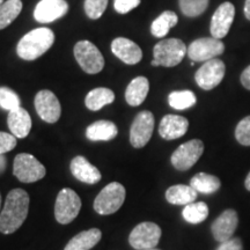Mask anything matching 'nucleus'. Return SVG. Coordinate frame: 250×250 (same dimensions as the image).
Segmentation results:
<instances>
[{"label":"nucleus","instance_id":"f257e3e1","mask_svg":"<svg viewBox=\"0 0 250 250\" xmlns=\"http://www.w3.org/2000/svg\"><path fill=\"white\" fill-rule=\"evenodd\" d=\"M29 195L23 189H13L8 192L0 211V232L12 234L22 226L29 211Z\"/></svg>","mask_w":250,"mask_h":250},{"label":"nucleus","instance_id":"f03ea898","mask_svg":"<svg viewBox=\"0 0 250 250\" xmlns=\"http://www.w3.org/2000/svg\"><path fill=\"white\" fill-rule=\"evenodd\" d=\"M55 42L54 31L49 28H37L26 34L19 41L18 56L24 61H35L44 55Z\"/></svg>","mask_w":250,"mask_h":250},{"label":"nucleus","instance_id":"7ed1b4c3","mask_svg":"<svg viewBox=\"0 0 250 250\" xmlns=\"http://www.w3.org/2000/svg\"><path fill=\"white\" fill-rule=\"evenodd\" d=\"M188 48L183 41L179 39H167L156 43L153 49V66L173 67L179 65L187 55Z\"/></svg>","mask_w":250,"mask_h":250},{"label":"nucleus","instance_id":"20e7f679","mask_svg":"<svg viewBox=\"0 0 250 250\" xmlns=\"http://www.w3.org/2000/svg\"><path fill=\"white\" fill-rule=\"evenodd\" d=\"M126 191L118 182H111L105 186L94 201V210L101 215H109L117 212L124 204Z\"/></svg>","mask_w":250,"mask_h":250},{"label":"nucleus","instance_id":"39448f33","mask_svg":"<svg viewBox=\"0 0 250 250\" xmlns=\"http://www.w3.org/2000/svg\"><path fill=\"white\" fill-rule=\"evenodd\" d=\"M81 208V199L70 188H64L58 192L55 204V218L57 223L67 225L78 217Z\"/></svg>","mask_w":250,"mask_h":250},{"label":"nucleus","instance_id":"423d86ee","mask_svg":"<svg viewBox=\"0 0 250 250\" xmlns=\"http://www.w3.org/2000/svg\"><path fill=\"white\" fill-rule=\"evenodd\" d=\"M13 174L22 183H34L45 176V167L34 155L20 153L15 156Z\"/></svg>","mask_w":250,"mask_h":250},{"label":"nucleus","instance_id":"0eeeda50","mask_svg":"<svg viewBox=\"0 0 250 250\" xmlns=\"http://www.w3.org/2000/svg\"><path fill=\"white\" fill-rule=\"evenodd\" d=\"M74 57L86 73L96 74L104 67V58L101 51L89 41H80L74 45Z\"/></svg>","mask_w":250,"mask_h":250},{"label":"nucleus","instance_id":"6e6552de","mask_svg":"<svg viewBox=\"0 0 250 250\" xmlns=\"http://www.w3.org/2000/svg\"><path fill=\"white\" fill-rule=\"evenodd\" d=\"M161 237V228L151 221L140 223L129 235L130 246L136 250L153 249L158 246Z\"/></svg>","mask_w":250,"mask_h":250},{"label":"nucleus","instance_id":"1a4fd4ad","mask_svg":"<svg viewBox=\"0 0 250 250\" xmlns=\"http://www.w3.org/2000/svg\"><path fill=\"white\" fill-rule=\"evenodd\" d=\"M204 153V144L199 139H192L179 146L171 155L170 161L175 169L186 171L201 159Z\"/></svg>","mask_w":250,"mask_h":250},{"label":"nucleus","instance_id":"9d476101","mask_svg":"<svg viewBox=\"0 0 250 250\" xmlns=\"http://www.w3.org/2000/svg\"><path fill=\"white\" fill-rule=\"evenodd\" d=\"M154 116L151 111H140L134 118L130 129V143L134 148H142L147 145L154 130Z\"/></svg>","mask_w":250,"mask_h":250},{"label":"nucleus","instance_id":"9b49d317","mask_svg":"<svg viewBox=\"0 0 250 250\" xmlns=\"http://www.w3.org/2000/svg\"><path fill=\"white\" fill-rule=\"evenodd\" d=\"M225 44L221 40L214 37H203L198 39L188 46V56L193 62H208L219 55H223Z\"/></svg>","mask_w":250,"mask_h":250},{"label":"nucleus","instance_id":"f8f14e48","mask_svg":"<svg viewBox=\"0 0 250 250\" xmlns=\"http://www.w3.org/2000/svg\"><path fill=\"white\" fill-rule=\"evenodd\" d=\"M226 66L224 62L218 58L205 62L196 72L195 80L197 85L204 90H211L221 83L225 77Z\"/></svg>","mask_w":250,"mask_h":250},{"label":"nucleus","instance_id":"ddd939ff","mask_svg":"<svg viewBox=\"0 0 250 250\" xmlns=\"http://www.w3.org/2000/svg\"><path fill=\"white\" fill-rule=\"evenodd\" d=\"M35 109L39 116L46 123L54 124L62 115V107L57 96L51 90H40L35 96Z\"/></svg>","mask_w":250,"mask_h":250},{"label":"nucleus","instance_id":"4468645a","mask_svg":"<svg viewBox=\"0 0 250 250\" xmlns=\"http://www.w3.org/2000/svg\"><path fill=\"white\" fill-rule=\"evenodd\" d=\"M239 225V215L233 208L225 210L212 223L211 232L214 240L218 242H225L232 239Z\"/></svg>","mask_w":250,"mask_h":250},{"label":"nucleus","instance_id":"2eb2a0df","mask_svg":"<svg viewBox=\"0 0 250 250\" xmlns=\"http://www.w3.org/2000/svg\"><path fill=\"white\" fill-rule=\"evenodd\" d=\"M234 17H235V7L232 2L226 1L219 6L211 20L210 31L212 37L218 40L224 39L232 27Z\"/></svg>","mask_w":250,"mask_h":250},{"label":"nucleus","instance_id":"dca6fc26","mask_svg":"<svg viewBox=\"0 0 250 250\" xmlns=\"http://www.w3.org/2000/svg\"><path fill=\"white\" fill-rule=\"evenodd\" d=\"M68 12L65 0H41L34 11V18L40 23H50L64 17Z\"/></svg>","mask_w":250,"mask_h":250},{"label":"nucleus","instance_id":"f3484780","mask_svg":"<svg viewBox=\"0 0 250 250\" xmlns=\"http://www.w3.org/2000/svg\"><path fill=\"white\" fill-rule=\"evenodd\" d=\"M112 54L127 65H134L143 59V51L137 43L125 37H117L111 43Z\"/></svg>","mask_w":250,"mask_h":250},{"label":"nucleus","instance_id":"a211bd4d","mask_svg":"<svg viewBox=\"0 0 250 250\" xmlns=\"http://www.w3.org/2000/svg\"><path fill=\"white\" fill-rule=\"evenodd\" d=\"M71 173L80 182L86 184H96L101 181V173L95 166H93L85 156L78 155L70 165Z\"/></svg>","mask_w":250,"mask_h":250},{"label":"nucleus","instance_id":"6ab92c4d","mask_svg":"<svg viewBox=\"0 0 250 250\" xmlns=\"http://www.w3.org/2000/svg\"><path fill=\"white\" fill-rule=\"evenodd\" d=\"M189 121L179 115H166L159 125V133L166 140L179 139L187 133Z\"/></svg>","mask_w":250,"mask_h":250},{"label":"nucleus","instance_id":"aec40b11","mask_svg":"<svg viewBox=\"0 0 250 250\" xmlns=\"http://www.w3.org/2000/svg\"><path fill=\"white\" fill-rule=\"evenodd\" d=\"M7 125L17 138H26L31 130V117L26 109L19 107L8 112Z\"/></svg>","mask_w":250,"mask_h":250},{"label":"nucleus","instance_id":"412c9836","mask_svg":"<svg viewBox=\"0 0 250 250\" xmlns=\"http://www.w3.org/2000/svg\"><path fill=\"white\" fill-rule=\"evenodd\" d=\"M118 129L110 121H98L90 124L86 130V137L92 142H109L116 138Z\"/></svg>","mask_w":250,"mask_h":250},{"label":"nucleus","instance_id":"4be33fe9","mask_svg":"<svg viewBox=\"0 0 250 250\" xmlns=\"http://www.w3.org/2000/svg\"><path fill=\"white\" fill-rule=\"evenodd\" d=\"M101 237L102 233L99 228H90L72 237L64 250H90L101 241Z\"/></svg>","mask_w":250,"mask_h":250},{"label":"nucleus","instance_id":"5701e85b","mask_svg":"<svg viewBox=\"0 0 250 250\" xmlns=\"http://www.w3.org/2000/svg\"><path fill=\"white\" fill-rule=\"evenodd\" d=\"M149 90L148 79L145 77H137L131 81L125 90V100L131 107H138L147 98Z\"/></svg>","mask_w":250,"mask_h":250},{"label":"nucleus","instance_id":"b1692460","mask_svg":"<svg viewBox=\"0 0 250 250\" xmlns=\"http://www.w3.org/2000/svg\"><path fill=\"white\" fill-rule=\"evenodd\" d=\"M198 192L191 186L176 184L168 188L166 191V199L169 204L173 205H188L191 204L197 199Z\"/></svg>","mask_w":250,"mask_h":250},{"label":"nucleus","instance_id":"393cba45","mask_svg":"<svg viewBox=\"0 0 250 250\" xmlns=\"http://www.w3.org/2000/svg\"><path fill=\"white\" fill-rule=\"evenodd\" d=\"M115 100V93L111 89L99 87V88L92 89L87 94L85 103L86 107L92 111H98L104 105L110 104Z\"/></svg>","mask_w":250,"mask_h":250},{"label":"nucleus","instance_id":"a878e982","mask_svg":"<svg viewBox=\"0 0 250 250\" xmlns=\"http://www.w3.org/2000/svg\"><path fill=\"white\" fill-rule=\"evenodd\" d=\"M190 186L198 193L212 195L217 192L221 187L220 180L217 176L206 173H198L190 180Z\"/></svg>","mask_w":250,"mask_h":250},{"label":"nucleus","instance_id":"bb28decb","mask_svg":"<svg viewBox=\"0 0 250 250\" xmlns=\"http://www.w3.org/2000/svg\"><path fill=\"white\" fill-rule=\"evenodd\" d=\"M177 22H179V18L176 13L171 11H166L153 21L151 26L152 35L155 37H164L169 33L171 28L176 26Z\"/></svg>","mask_w":250,"mask_h":250},{"label":"nucleus","instance_id":"cd10ccee","mask_svg":"<svg viewBox=\"0 0 250 250\" xmlns=\"http://www.w3.org/2000/svg\"><path fill=\"white\" fill-rule=\"evenodd\" d=\"M22 11L21 0H5L0 7V30L5 29L20 15Z\"/></svg>","mask_w":250,"mask_h":250},{"label":"nucleus","instance_id":"c85d7f7f","mask_svg":"<svg viewBox=\"0 0 250 250\" xmlns=\"http://www.w3.org/2000/svg\"><path fill=\"white\" fill-rule=\"evenodd\" d=\"M208 206L204 202L191 203L184 206L182 215L184 220L189 224H201L208 217Z\"/></svg>","mask_w":250,"mask_h":250},{"label":"nucleus","instance_id":"c756f323","mask_svg":"<svg viewBox=\"0 0 250 250\" xmlns=\"http://www.w3.org/2000/svg\"><path fill=\"white\" fill-rule=\"evenodd\" d=\"M196 95L191 90H176L171 92L168 96V102L171 108L176 110H186L196 104Z\"/></svg>","mask_w":250,"mask_h":250},{"label":"nucleus","instance_id":"7c9ffc66","mask_svg":"<svg viewBox=\"0 0 250 250\" xmlns=\"http://www.w3.org/2000/svg\"><path fill=\"white\" fill-rule=\"evenodd\" d=\"M210 0H179L180 8L186 17L196 18L204 13Z\"/></svg>","mask_w":250,"mask_h":250},{"label":"nucleus","instance_id":"2f4dec72","mask_svg":"<svg viewBox=\"0 0 250 250\" xmlns=\"http://www.w3.org/2000/svg\"><path fill=\"white\" fill-rule=\"evenodd\" d=\"M20 104V98L13 89L8 87H0V108L11 111L21 107Z\"/></svg>","mask_w":250,"mask_h":250},{"label":"nucleus","instance_id":"473e14b6","mask_svg":"<svg viewBox=\"0 0 250 250\" xmlns=\"http://www.w3.org/2000/svg\"><path fill=\"white\" fill-rule=\"evenodd\" d=\"M108 0H85V12L87 17L93 20L101 18L107 8Z\"/></svg>","mask_w":250,"mask_h":250},{"label":"nucleus","instance_id":"72a5a7b5","mask_svg":"<svg viewBox=\"0 0 250 250\" xmlns=\"http://www.w3.org/2000/svg\"><path fill=\"white\" fill-rule=\"evenodd\" d=\"M235 138L243 146H250V116L239 122L235 129Z\"/></svg>","mask_w":250,"mask_h":250},{"label":"nucleus","instance_id":"f704fd0d","mask_svg":"<svg viewBox=\"0 0 250 250\" xmlns=\"http://www.w3.org/2000/svg\"><path fill=\"white\" fill-rule=\"evenodd\" d=\"M17 146V137L12 133L0 131V155L11 152Z\"/></svg>","mask_w":250,"mask_h":250},{"label":"nucleus","instance_id":"c9c22d12","mask_svg":"<svg viewBox=\"0 0 250 250\" xmlns=\"http://www.w3.org/2000/svg\"><path fill=\"white\" fill-rule=\"evenodd\" d=\"M142 0H115L114 6L117 13L126 14L133 8L138 7Z\"/></svg>","mask_w":250,"mask_h":250},{"label":"nucleus","instance_id":"e433bc0d","mask_svg":"<svg viewBox=\"0 0 250 250\" xmlns=\"http://www.w3.org/2000/svg\"><path fill=\"white\" fill-rule=\"evenodd\" d=\"M215 250H243L242 241L240 237H232L227 241L221 242Z\"/></svg>","mask_w":250,"mask_h":250},{"label":"nucleus","instance_id":"4c0bfd02","mask_svg":"<svg viewBox=\"0 0 250 250\" xmlns=\"http://www.w3.org/2000/svg\"><path fill=\"white\" fill-rule=\"evenodd\" d=\"M241 83L243 87L250 90V65L242 72L241 74Z\"/></svg>","mask_w":250,"mask_h":250},{"label":"nucleus","instance_id":"58836bf2","mask_svg":"<svg viewBox=\"0 0 250 250\" xmlns=\"http://www.w3.org/2000/svg\"><path fill=\"white\" fill-rule=\"evenodd\" d=\"M245 15L246 18L250 21V0H246L245 4Z\"/></svg>","mask_w":250,"mask_h":250},{"label":"nucleus","instance_id":"ea45409f","mask_svg":"<svg viewBox=\"0 0 250 250\" xmlns=\"http://www.w3.org/2000/svg\"><path fill=\"white\" fill-rule=\"evenodd\" d=\"M5 166H6V161H5V159L2 158L1 155H0V173H1V171L4 170Z\"/></svg>","mask_w":250,"mask_h":250},{"label":"nucleus","instance_id":"a19ab883","mask_svg":"<svg viewBox=\"0 0 250 250\" xmlns=\"http://www.w3.org/2000/svg\"><path fill=\"white\" fill-rule=\"evenodd\" d=\"M245 187H246V189L248 190V191H250V173L248 174V176L246 177V181H245Z\"/></svg>","mask_w":250,"mask_h":250},{"label":"nucleus","instance_id":"79ce46f5","mask_svg":"<svg viewBox=\"0 0 250 250\" xmlns=\"http://www.w3.org/2000/svg\"><path fill=\"white\" fill-rule=\"evenodd\" d=\"M0 211H1V193H0Z\"/></svg>","mask_w":250,"mask_h":250},{"label":"nucleus","instance_id":"37998d69","mask_svg":"<svg viewBox=\"0 0 250 250\" xmlns=\"http://www.w3.org/2000/svg\"><path fill=\"white\" fill-rule=\"evenodd\" d=\"M4 2H5V0H0V7H1V5L4 4Z\"/></svg>","mask_w":250,"mask_h":250},{"label":"nucleus","instance_id":"c03bdc74","mask_svg":"<svg viewBox=\"0 0 250 250\" xmlns=\"http://www.w3.org/2000/svg\"><path fill=\"white\" fill-rule=\"evenodd\" d=\"M146 250H158V249H154V248H153V249H146Z\"/></svg>","mask_w":250,"mask_h":250}]
</instances>
